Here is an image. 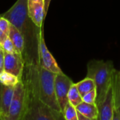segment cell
<instances>
[{
  "label": "cell",
  "instance_id": "cell-14",
  "mask_svg": "<svg viewBox=\"0 0 120 120\" xmlns=\"http://www.w3.org/2000/svg\"><path fill=\"white\" fill-rule=\"evenodd\" d=\"M114 108L120 112V71L115 69L112 81Z\"/></svg>",
  "mask_w": 120,
  "mask_h": 120
},
{
  "label": "cell",
  "instance_id": "cell-5",
  "mask_svg": "<svg viewBox=\"0 0 120 120\" xmlns=\"http://www.w3.org/2000/svg\"><path fill=\"white\" fill-rule=\"evenodd\" d=\"M26 91L21 79L15 86L13 98L6 120H21L25 107Z\"/></svg>",
  "mask_w": 120,
  "mask_h": 120
},
{
  "label": "cell",
  "instance_id": "cell-16",
  "mask_svg": "<svg viewBox=\"0 0 120 120\" xmlns=\"http://www.w3.org/2000/svg\"><path fill=\"white\" fill-rule=\"evenodd\" d=\"M68 100L69 102L71 104L75 107L78 106L80 103L83 102V98L79 91L77 89L76 83H73L71 86L68 93Z\"/></svg>",
  "mask_w": 120,
  "mask_h": 120
},
{
  "label": "cell",
  "instance_id": "cell-4",
  "mask_svg": "<svg viewBox=\"0 0 120 120\" xmlns=\"http://www.w3.org/2000/svg\"><path fill=\"white\" fill-rule=\"evenodd\" d=\"M55 76L56 74L39 66V88L40 100L52 109L62 112L55 93Z\"/></svg>",
  "mask_w": 120,
  "mask_h": 120
},
{
  "label": "cell",
  "instance_id": "cell-3",
  "mask_svg": "<svg viewBox=\"0 0 120 120\" xmlns=\"http://www.w3.org/2000/svg\"><path fill=\"white\" fill-rule=\"evenodd\" d=\"M115 71L112 61L93 59L87 64L86 77L92 79L97 90L96 105H99L105 99L112 86L113 74Z\"/></svg>",
  "mask_w": 120,
  "mask_h": 120
},
{
  "label": "cell",
  "instance_id": "cell-11",
  "mask_svg": "<svg viewBox=\"0 0 120 120\" xmlns=\"http://www.w3.org/2000/svg\"><path fill=\"white\" fill-rule=\"evenodd\" d=\"M28 16L33 22L38 27L42 28L45 18L44 2H28Z\"/></svg>",
  "mask_w": 120,
  "mask_h": 120
},
{
  "label": "cell",
  "instance_id": "cell-24",
  "mask_svg": "<svg viewBox=\"0 0 120 120\" xmlns=\"http://www.w3.org/2000/svg\"><path fill=\"white\" fill-rule=\"evenodd\" d=\"M78 112V111H77ZM78 117H79V120H97V119H90L88 118L84 115H83L82 114H81L80 112H78Z\"/></svg>",
  "mask_w": 120,
  "mask_h": 120
},
{
  "label": "cell",
  "instance_id": "cell-18",
  "mask_svg": "<svg viewBox=\"0 0 120 120\" xmlns=\"http://www.w3.org/2000/svg\"><path fill=\"white\" fill-rule=\"evenodd\" d=\"M63 116L65 120H79L78 112L76 107L69 102L65 107L63 112Z\"/></svg>",
  "mask_w": 120,
  "mask_h": 120
},
{
  "label": "cell",
  "instance_id": "cell-22",
  "mask_svg": "<svg viewBox=\"0 0 120 120\" xmlns=\"http://www.w3.org/2000/svg\"><path fill=\"white\" fill-rule=\"evenodd\" d=\"M4 51L2 48L0 49V74L4 70Z\"/></svg>",
  "mask_w": 120,
  "mask_h": 120
},
{
  "label": "cell",
  "instance_id": "cell-12",
  "mask_svg": "<svg viewBox=\"0 0 120 120\" xmlns=\"http://www.w3.org/2000/svg\"><path fill=\"white\" fill-rule=\"evenodd\" d=\"M9 37L12 40L16 51L23 55L25 50V40L23 35L11 23Z\"/></svg>",
  "mask_w": 120,
  "mask_h": 120
},
{
  "label": "cell",
  "instance_id": "cell-6",
  "mask_svg": "<svg viewBox=\"0 0 120 120\" xmlns=\"http://www.w3.org/2000/svg\"><path fill=\"white\" fill-rule=\"evenodd\" d=\"M74 82L64 73L56 74L55 76V93L61 112L63 114L65 107L69 103L68 93Z\"/></svg>",
  "mask_w": 120,
  "mask_h": 120
},
{
  "label": "cell",
  "instance_id": "cell-20",
  "mask_svg": "<svg viewBox=\"0 0 120 120\" xmlns=\"http://www.w3.org/2000/svg\"><path fill=\"white\" fill-rule=\"evenodd\" d=\"M1 46H2V48L4 49V52H9V53H14V52H17L16 48H15V46H14V43L12 42V40L10 39L9 37H8L6 39V40L4 42V43Z\"/></svg>",
  "mask_w": 120,
  "mask_h": 120
},
{
  "label": "cell",
  "instance_id": "cell-28",
  "mask_svg": "<svg viewBox=\"0 0 120 120\" xmlns=\"http://www.w3.org/2000/svg\"><path fill=\"white\" fill-rule=\"evenodd\" d=\"M2 48V46H1V44H0V49H1Z\"/></svg>",
  "mask_w": 120,
  "mask_h": 120
},
{
  "label": "cell",
  "instance_id": "cell-17",
  "mask_svg": "<svg viewBox=\"0 0 120 120\" xmlns=\"http://www.w3.org/2000/svg\"><path fill=\"white\" fill-rule=\"evenodd\" d=\"M20 80L17 76L5 71H3L0 74V83L7 86L15 87Z\"/></svg>",
  "mask_w": 120,
  "mask_h": 120
},
{
  "label": "cell",
  "instance_id": "cell-15",
  "mask_svg": "<svg viewBox=\"0 0 120 120\" xmlns=\"http://www.w3.org/2000/svg\"><path fill=\"white\" fill-rule=\"evenodd\" d=\"M76 86L82 97L86 93H88V92L96 88L95 81L92 79L88 77H86L82 81L76 83Z\"/></svg>",
  "mask_w": 120,
  "mask_h": 120
},
{
  "label": "cell",
  "instance_id": "cell-30",
  "mask_svg": "<svg viewBox=\"0 0 120 120\" xmlns=\"http://www.w3.org/2000/svg\"></svg>",
  "mask_w": 120,
  "mask_h": 120
},
{
  "label": "cell",
  "instance_id": "cell-27",
  "mask_svg": "<svg viewBox=\"0 0 120 120\" xmlns=\"http://www.w3.org/2000/svg\"><path fill=\"white\" fill-rule=\"evenodd\" d=\"M0 120H5L3 117H2V116H0Z\"/></svg>",
  "mask_w": 120,
  "mask_h": 120
},
{
  "label": "cell",
  "instance_id": "cell-25",
  "mask_svg": "<svg viewBox=\"0 0 120 120\" xmlns=\"http://www.w3.org/2000/svg\"><path fill=\"white\" fill-rule=\"evenodd\" d=\"M51 1L52 0H45V16L47 14L48 9H49V4H50Z\"/></svg>",
  "mask_w": 120,
  "mask_h": 120
},
{
  "label": "cell",
  "instance_id": "cell-7",
  "mask_svg": "<svg viewBox=\"0 0 120 120\" xmlns=\"http://www.w3.org/2000/svg\"><path fill=\"white\" fill-rule=\"evenodd\" d=\"M39 65L56 74L63 73L62 69L59 67L57 62H56L53 55L51 54L46 46L44 38L43 29L41 32L39 44Z\"/></svg>",
  "mask_w": 120,
  "mask_h": 120
},
{
  "label": "cell",
  "instance_id": "cell-19",
  "mask_svg": "<svg viewBox=\"0 0 120 120\" xmlns=\"http://www.w3.org/2000/svg\"><path fill=\"white\" fill-rule=\"evenodd\" d=\"M83 101L87 103L90 104H96V98H97V90L96 88L93 89V90L88 92L86 95H84L83 97Z\"/></svg>",
  "mask_w": 120,
  "mask_h": 120
},
{
  "label": "cell",
  "instance_id": "cell-10",
  "mask_svg": "<svg viewBox=\"0 0 120 120\" xmlns=\"http://www.w3.org/2000/svg\"><path fill=\"white\" fill-rule=\"evenodd\" d=\"M14 88L0 83V114L5 120L13 98Z\"/></svg>",
  "mask_w": 120,
  "mask_h": 120
},
{
  "label": "cell",
  "instance_id": "cell-29",
  "mask_svg": "<svg viewBox=\"0 0 120 120\" xmlns=\"http://www.w3.org/2000/svg\"><path fill=\"white\" fill-rule=\"evenodd\" d=\"M0 116H1V114H0Z\"/></svg>",
  "mask_w": 120,
  "mask_h": 120
},
{
  "label": "cell",
  "instance_id": "cell-8",
  "mask_svg": "<svg viewBox=\"0 0 120 120\" xmlns=\"http://www.w3.org/2000/svg\"><path fill=\"white\" fill-rule=\"evenodd\" d=\"M25 67L24 60L21 54L19 52L9 53L4 52V70L21 79Z\"/></svg>",
  "mask_w": 120,
  "mask_h": 120
},
{
  "label": "cell",
  "instance_id": "cell-23",
  "mask_svg": "<svg viewBox=\"0 0 120 120\" xmlns=\"http://www.w3.org/2000/svg\"><path fill=\"white\" fill-rule=\"evenodd\" d=\"M113 120H120V112L115 109H114V118Z\"/></svg>",
  "mask_w": 120,
  "mask_h": 120
},
{
  "label": "cell",
  "instance_id": "cell-9",
  "mask_svg": "<svg viewBox=\"0 0 120 120\" xmlns=\"http://www.w3.org/2000/svg\"><path fill=\"white\" fill-rule=\"evenodd\" d=\"M99 114L97 120H113L114 102L112 86L109 88L104 100L98 105Z\"/></svg>",
  "mask_w": 120,
  "mask_h": 120
},
{
  "label": "cell",
  "instance_id": "cell-26",
  "mask_svg": "<svg viewBox=\"0 0 120 120\" xmlns=\"http://www.w3.org/2000/svg\"><path fill=\"white\" fill-rule=\"evenodd\" d=\"M28 2H44L45 0H28Z\"/></svg>",
  "mask_w": 120,
  "mask_h": 120
},
{
  "label": "cell",
  "instance_id": "cell-13",
  "mask_svg": "<svg viewBox=\"0 0 120 120\" xmlns=\"http://www.w3.org/2000/svg\"><path fill=\"white\" fill-rule=\"evenodd\" d=\"M76 109L79 112L88 118L97 119L98 117L99 110L96 104H90L83 101L76 107Z\"/></svg>",
  "mask_w": 120,
  "mask_h": 120
},
{
  "label": "cell",
  "instance_id": "cell-2",
  "mask_svg": "<svg viewBox=\"0 0 120 120\" xmlns=\"http://www.w3.org/2000/svg\"><path fill=\"white\" fill-rule=\"evenodd\" d=\"M39 66L25 64L21 81L25 87V107L21 120H65L63 114L44 103L40 98Z\"/></svg>",
  "mask_w": 120,
  "mask_h": 120
},
{
  "label": "cell",
  "instance_id": "cell-21",
  "mask_svg": "<svg viewBox=\"0 0 120 120\" xmlns=\"http://www.w3.org/2000/svg\"><path fill=\"white\" fill-rule=\"evenodd\" d=\"M10 27L11 23L7 19L0 15V29L4 31L8 36L10 31Z\"/></svg>",
  "mask_w": 120,
  "mask_h": 120
},
{
  "label": "cell",
  "instance_id": "cell-1",
  "mask_svg": "<svg viewBox=\"0 0 120 120\" xmlns=\"http://www.w3.org/2000/svg\"><path fill=\"white\" fill-rule=\"evenodd\" d=\"M28 0H18L1 16L7 19L21 33L25 40L23 58L25 64L39 65V44L42 27L37 26L28 16Z\"/></svg>",
  "mask_w": 120,
  "mask_h": 120
}]
</instances>
